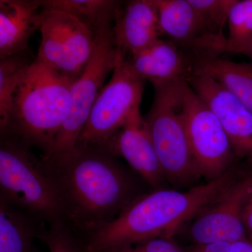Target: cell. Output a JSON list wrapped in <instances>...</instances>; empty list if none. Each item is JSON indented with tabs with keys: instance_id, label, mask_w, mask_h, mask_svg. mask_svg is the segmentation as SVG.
<instances>
[{
	"instance_id": "cell-1",
	"label": "cell",
	"mask_w": 252,
	"mask_h": 252,
	"mask_svg": "<svg viewBox=\"0 0 252 252\" xmlns=\"http://www.w3.org/2000/svg\"><path fill=\"white\" fill-rule=\"evenodd\" d=\"M116 158L105 147H87L44 160L62 192L65 228L69 225L90 236L140 195L133 179Z\"/></svg>"
},
{
	"instance_id": "cell-2",
	"label": "cell",
	"mask_w": 252,
	"mask_h": 252,
	"mask_svg": "<svg viewBox=\"0 0 252 252\" xmlns=\"http://www.w3.org/2000/svg\"><path fill=\"white\" fill-rule=\"evenodd\" d=\"M230 169L221 177L187 191L158 189L139 195L112 221L90 236L83 252H104L149 239H171L238 177Z\"/></svg>"
},
{
	"instance_id": "cell-3",
	"label": "cell",
	"mask_w": 252,
	"mask_h": 252,
	"mask_svg": "<svg viewBox=\"0 0 252 252\" xmlns=\"http://www.w3.org/2000/svg\"><path fill=\"white\" fill-rule=\"evenodd\" d=\"M74 81L34 59L20 79L9 126L1 135L37 147L45 158L70 113Z\"/></svg>"
},
{
	"instance_id": "cell-4",
	"label": "cell",
	"mask_w": 252,
	"mask_h": 252,
	"mask_svg": "<svg viewBox=\"0 0 252 252\" xmlns=\"http://www.w3.org/2000/svg\"><path fill=\"white\" fill-rule=\"evenodd\" d=\"M1 137L0 199L37 223L65 228L64 198L51 169L22 141Z\"/></svg>"
},
{
	"instance_id": "cell-5",
	"label": "cell",
	"mask_w": 252,
	"mask_h": 252,
	"mask_svg": "<svg viewBox=\"0 0 252 252\" xmlns=\"http://www.w3.org/2000/svg\"><path fill=\"white\" fill-rule=\"evenodd\" d=\"M186 80L154 86V99L146 124L165 180L186 185L199 177L189 144L183 114Z\"/></svg>"
},
{
	"instance_id": "cell-6",
	"label": "cell",
	"mask_w": 252,
	"mask_h": 252,
	"mask_svg": "<svg viewBox=\"0 0 252 252\" xmlns=\"http://www.w3.org/2000/svg\"><path fill=\"white\" fill-rule=\"evenodd\" d=\"M117 49L111 23L95 35V44L90 60L80 76L73 82L71 109L55 140L51 153L43 160L51 161L76 149L91 110L107 76L117 64Z\"/></svg>"
},
{
	"instance_id": "cell-7",
	"label": "cell",
	"mask_w": 252,
	"mask_h": 252,
	"mask_svg": "<svg viewBox=\"0 0 252 252\" xmlns=\"http://www.w3.org/2000/svg\"><path fill=\"white\" fill-rule=\"evenodd\" d=\"M144 82L127 60L117 52L112 77L99 93L77 147H105L131 113L140 107Z\"/></svg>"
},
{
	"instance_id": "cell-8",
	"label": "cell",
	"mask_w": 252,
	"mask_h": 252,
	"mask_svg": "<svg viewBox=\"0 0 252 252\" xmlns=\"http://www.w3.org/2000/svg\"><path fill=\"white\" fill-rule=\"evenodd\" d=\"M41 43L36 59L76 80L94 52L95 35L72 15L59 10L40 12Z\"/></svg>"
},
{
	"instance_id": "cell-9",
	"label": "cell",
	"mask_w": 252,
	"mask_h": 252,
	"mask_svg": "<svg viewBox=\"0 0 252 252\" xmlns=\"http://www.w3.org/2000/svg\"><path fill=\"white\" fill-rule=\"evenodd\" d=\"M185 128L200 176L216 180L236 158L228 136L211 109L186 81L183 87Z\"/></svg>"
},
{
	"instance_id": "cell-10",
	"label": "cell",
	"mask_w": 252,
	"mask_h": 252,
	"mask_svg": "<svg viewBox=\"0 0 252 252\" xmlns=\"http://www.w3.org/2000/svg\"><path fill=\"white\" fill-rule=\"evenodd\" d=\"M252 193V174L238 177L193 219L189 235L194 245L248 238L243 223L245 204Z\"/></svg>"
},
{
	"instance_id": "cell-11",
	"label": "cell",
	"mask_w": 252,
	"mask_h": 252,
	"mask_svg": "<svg viewBox=\"0 0 252 252\" xmlns=\"http://www.w3.org/2000/svg\"><path fill=\"white\" fill-rule=\"evenodd\" d=\"M187 82L216 115L235 157L252 162V111L212 78L191 75Z\"/></svg>"
},
{
	"instance_id": "cell-12",
	"label": "cell",
	"mask_w": 252,
	"mask_h": 252,
	"mask_svg": "<svg viewBox=\"0 0 252 252\" xmlns=\"http://www.w3.org/2000/svg\"><path fill=\"white\" fill-rule=\"evenodd\" d=\"M160 37H165L197 59L218 58L225 53L226 41L207 34L189 0H154Z\"/></svg>"
},
{
	"instance_id": "cell-13",
	"label": "cell",
	"mask_w": 252,
	"mask_h": 252,
	"mask_svg": "<svg viewBox=\"0 0 252 252\" xmlns=\"http://www.w3.org/2000/svg\"><path fill=\"white\" fill-rule=\"evenodd\" d=\"M105 148L114 157L125 159L154 190L162 188L166 180L140 107L131 113Z\"/></svg>"
},
{
	"instance_id": "cell-14",
	"label": "cell",
	"mask_w": 252,
	"mask_h": 252,
	"mask_svg": "<svg viewBox=\"0 0 252 252\" xmlns=\"http://www.w3.org/2000/svg\"><path fill=\"white\" fill-rule=\"evenodd\" d=\"M126 59L140 79L150 81L154 86L187 81L193 75L196 62V59L188 51L161 38Z\"/></svg>"
},
{
	"instance_id": "cell-15",
	"label": "cell",
	"mask_w": 252,
	"mask_h": 252,
	"mask_svg": "<svg viewBox=\"0 0 252 252\" xmlns=\"http://www.w3.org/2000/svg\"><path fill=\"white\" fill-rule=\"evenodd\" d=\"M113 27L118 54L128 59L160 39L154 0H132L119 6Z\"/></svg>"
},
{
	"instance_id": "cell-16",
	"label": "cell",
	"mask_w": 252,
	"mask_h": 252,
	"mask_svg": "<svg viewBox=\"0 0 252 252\" xmlns=\"http://www.w3.org/2000/svg\"><path fill=\"white\" fill-rule=\"evenodd\" d=\"M40 1H0V58L28 49L33 33L40 28Z\"/></svg>"
},
{
	"instance_id": "cell-17",
	"label": "cell",
	"mask_w": 252,
	"mask_h": 252,
	"mask_svg": "<svg viewBox=\"0 0 252 252\" xmlns=\"http://www.w3.org/2000/svg\"><path fill=\"white\" fill-rule=\"evenodd\" d=\"M193 75L212 78L231 93L252 112V64L208 58L194 64Z\"/></svg>"
},
{
	"instance_id": "cell-18",
	"label": "cell",
	"mask_w": 252,
	"mask_h": 252,
	"mask_svg": "<svg viewBox=\"0 0 252 252\" xmlns=\"http://www.w3.org/2000/svg\"><path fill=\"white\" fill-rule=\"evenodd\" d=\"M37 222L0 199V252H36Z\"/></svg>"
},
{
	"instance_id": "cell-19",
	"label": "cell",
	"mask_w": 252,
	"mask_h": 252,
	"mask_svg": "<svg viewBox=\"0 0 252 252\" xmlns=\"http://www.w3.org/2000/svg\"><path fill=\"white\" fill-rule=\"evenodd\" d=\"M42 9L59 10L72 15L90 28L97 32L111 23L115 17L119 3L111 0H43Z\"/></svg>"
},
{
	"instance_id": "cell-20",
	"label": "cell",
	"mask_w": 252,
	"mask_h": 252,
	"mask_svg": "<svg viewBox=\"0 0 252 252\" xmlns=\"http://www.w3.org/2000/svg\"><path fill=\"white\" fill-rule=\"evenodd\" d=\"M33 62V61H32ZM32 62L26 51L0 60V129L3 133L9 126L15 93L23 73Z\"/></svg>"
},
{
	"instance_id": "cell-21",
	"label": "cell",
	"mask_w": 252,
	"mask_h": 252,
	"mask_svg": "<svg viewBox=\"0 0 252 252\" xmlns=\"http://www.w3.org/2000/svg\"><path fill=\"white\" fill-rule=\"evenodd\" d=\"M227 23L225 53L243 54L252 41V0H235Z\"/></svg>"
},
{
	"instance_id": "cell-22",
	"label": "cell",
	"mask_w": 252,
	"mask_h": 252,
	"mask_svg": "<svg viewBox=\"0 0 252 252\" xmlns=\"http://www.w3.org/2000/svg\"><path fill=\"white\" fill-rule=\"evenodd\" d=\"M207 34L215 39L227 41L223 33L235 0H189Z\"/></svg>"
},
{
	"instance_id": "cell-23",
	"label": "cell",
	"mask_w": 252,
	"mask_h": 252,
	"mask_svg": "<svg viewBox=\"0 0 252 252\" xmlns=\"http://www.w3.org/2000/svg\"><path fill=\"white\" fill-rule=\"evenodd\" d=\"M39 238L45 243L51 252H82L70 231L64 227H55L41 232Z\"/></svg>"
},
{
	"instance_id": "cell-24",
	"label": "cell",
	"mask_w": 252,
	"mask_h": 252,
	"mask_svg": "<svg viewBox=\"0 0 252 252\" xmlns=\"http://www.w3.org/2000/svg\"><path fill=\"white\" fill-rule=\"evenodd\" d=\"M104 252H187L172 241V239L155 238L141 243L120 247Z\"/></svg>"
},
{
	"instance_id": "cell-25",
	"label": "cell",
	"mask_w": 252,
	"mask_h": 252,
	"mask_svg": "<svg viewBox=\"0 0 252 252\" xmlns=\"http://www.w3.org/2000/svg\"><path fill=\"white\" fill-rule=\"evenodd\" d=\"M186 250L187 252H252V238L210 245H193Z\"/></svg>"
},
{
	"instance_id": "cell-26",
	"label": "cell",
	"mask_w": 252,
	"mask_h": 252,
	"mask_svg": "<svg viewBox=\"0 0 252 252\" xmlns=\"http://www.w3.org/2000/svg\"><path fill=\"white\" fill-rule=\"evenodd\" d=\"M243 219L247 235L248 238H252V193L245 204Z\"/></svg>"
},
{
	"instance_id": "cell-27",
	"label": "cell",
	"mask_w": 252,
	"mask_h": 252,
	"mask_svg": "<svg viewBox=\"0 0 252 252\" xmlns=\"http://www.w3.org/2000/svg\"><path fill=\"white\" fill-rule=\"evenodd\" d=\"M243 55L248 56L251 60V63L252 64V41L250 43V45L245 50V52L243 53Z\"/></svg>"
},
{
	"instance_id": "cell-28",
	"label": "cell",
	"mask_w": 252,
	"mask_h": 252,
	"mask_svg": "<svg viewBox=\"0 0 252 252\" xmlns=\"http://www.w3.org/2000/svg\"></svg>"
}]
</instances>
